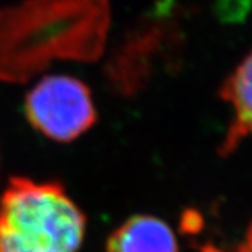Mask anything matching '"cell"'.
Returning a JSON list of instances; mask_svg holds the SVG:
<instances>
[{
  "label": "cell",
  "mask_w": 252,
  "mask_h": 252,
  "mask_svg": "<svg viewBox=\"0 0 252 252\" xmlns=\"http://www.w3.org/2000/svg\"><path fill=\"white\" fill-rule=\"evenodd\" d=\"M86 216L61 184L11 178L0 198V252H77Z\"/></svg>",
  "instance_id": "obj_1"
},
{
  "label": "cell",
  "mask_w": 252,
  "mask_h": 252,
  "mask_svg": "<svg viewBox=\"0 0 252 252\" xmlns=\"http://www.w3.org/2000/svg\"><path fill=\"white\" fill-rule=\"evenodd\" d=\"M28 122L56 142H72L95 124L90 90L70 76H46L26 98Z\"/></svg>",
  "instance_id": "obj_2"
},
{
  "label": "cell",
  "mask_w": 252,
  "mask_h": 252,
  "mask_svg": "<svg viewBox=\"0 0 252 252\" xmlns=\"http://www.w3.org/2000/svg\"><path fill=\"white\" fill-rule=\"evenodd\" d=\"M107 252H178L170 225L153 216H135L109 235Z\"/></svg>",
  "instance_id": "obj_3"
},
{
  "label": "cell",
  "mask_w": 252,
  "mask_h": 252,
  "mask_svg": "<svg viewBox=\"0 0 252 252\" xmlns=\"http://www.w3.org/2000/svg\"><path fill=\"white\" fill-rule=\"evenodd\" d=\"M251 55L248 54L227 77L220 90V97L231 104L234 109L228 132L219 147V154L223 157L234 153L240 142L251 132Z\"/></svg>",
  "instance_id": "obj_4"
},
{
  "label": "cell",
  "mask_w": 252,
  "mask_h": 252,
  "mask_svg": "<svg viewBox=\"0 0 252 252\" xmlns=\"http://www.w3.org/2000/svg\"><path fill=\"white\" fill-rule=\"evenodd\" d=\"M250 0H220L219 16L227 18V21H240L248 10Z\"/></svg>",
  "instance_id": "obj_5"
},
{
  "label": "cell",
  "mask_w": 252,
  "mask_h": 252,
  "mask_svg": "<svg viewBox=\"0 0 252 252\" xmlns=\"http://www.w3.org/2000/svg\"><path fill=\"white\" fill-rule=\"evenodd\" d=\"M199 252H224L221 251L220 248H217L215 245L212 244H207V245H203L199 248ZM234 252H251V231L248 230L247 231V238L243 244H240L237 248H235Z\"/></svg>",
  "instance_id": "obj_6"
}]
</instances>
